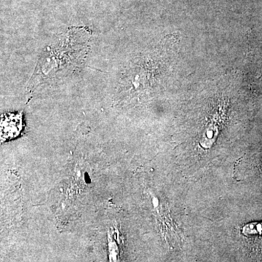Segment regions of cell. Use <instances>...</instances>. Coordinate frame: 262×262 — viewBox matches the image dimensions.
<instances>
[{
    "mask_svg": "<svg viewBox=\"0 0 262 262\" xmlns=\"http://www.w3.org/2000/svg\"><path fill=\"white\" fill-rule=\"evenodd\" d=\"M89 34L84 28L70 29L64 39L48 48L39 58L34 84H40L49 79L59 77L78 68L87 54Z\"/></svg>",
    "mask_w": 262,
    "mask_h": 262,
    "instance_id": "6da1fadb",
    "label": "cell"
},
{
    "mask_svg": "<svg viewBox=\"0 0 262 262\" xmlns=\"http://www.w3.org/2000/svg\"><path fill=\"white\" fill-rule=\"evenodd\" d=\"M24 130L22 113H6L0 117V144L15 139Z\"/></svg>",
    "mask_w": 262,
    "mask_h": 262,
    "instance_id": "7a4b0ae2",
    "label": "cell"
}]
</instances>
